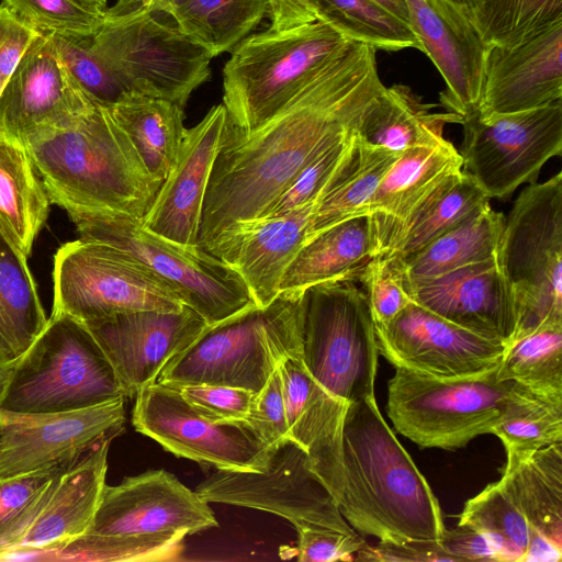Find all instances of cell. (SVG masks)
<instances>
[{
  "mask_svg": "<svg viewBox=\"0 0 562 562\" xmlns=\"http://www.w3.org/2000/svg\"><path fill=\"white\" fill-rule=\"evenodd\" d=\"M186 533L103 535L88 531L56 548L27 552L16 560L171 561L180 557Z\"/></svg>",
  "mask_w": 562,
  "mask_h": 562,
  "instance_id": "cell-39",
  "label": "cell"
},
{
  "mask_svg": "<svg viewBox=\"0 0 562 562\" xmlns=\"http://www.w3.org/2000/svg\"><path fill=\"white\" fill-rule=\"evenodd\" d=\"M379 355L395 368L440 379L496 369L505 345L479 336L411 302L392 321L374 326Z\"/></svg>",
  "mask_w": 562,
  "mask_h": 562,
  "instance_id": "cell-18",
  "label": "cell"
},
{
  "mask_svg": "<svg viewBox=\"0 0 562 562\" xmlns=\"http://www.w3.org/2000/svg\"><path fill=\"white\" fill-rule=\"evenodd\" d=\"M561 558L562 548L531 528L529 542L521 562H559Z\"/></svg>",
  "mask_w": 562,
  "mask_h": 562,
  "instance_id": "cell-56",
  "label": "cell"
},
{
  "mask_svg": "<svg viewBox=\"0 0 562 562\" xmlns=\"http://www.w3.org/2000/svg\"><path fill=\"white\" fill-rule=\"evenodd\" d=\"M504 222V215L486 203L419 251L402 259L407 281L430 279L495 259Z\"/></svg>",
  "mask_w": 562,
  "mask_h": 562,
  "instance_id": "cell-35",
  "label": "cell"
},
{
  "mask_svg": "<svg viewBox=\"0 0 562 562\" xmlns=\"http://www.w3.org/2000/svg\"><path fill=\"white\" fill-rule=\"evenodd\" d=\"M344 34L352 41L375 49L396 52L404 48L422 50L411 27L372 0H323Z\"/></svg>",
  "mask_w": 562,
  "mask_h": 562,
  "instance_id": "cell-44",
  "label": "cell"
},
{
  "mask_svg": "<svg viewBox=\"0 0 562 562\" xmlns=\"http://www.w3.org/2000/svg\"><path fill=\"white\" fill-rule=\"evenodd\" d=\"M375 4L382 8L384 11L398 19L403 23H408V13L404 0H372Z\"/></svg>",
  "mask_w": 562,
  "mask_h": 562,
  "instance_id": "cell-57",
  "label": "cell"
},
{
  "mask_svg": "<svg viewBox=\"0 0 562 562\" xmlns=\"http://www.w3.org/2000/svg\"><path fill=\"white\" fill-rule=\"evenodd\" d=\"M10 367H11V363L0 352V389L3 385V383L8 376Z\"/></svg>",
  "mask_w": 562,
  "mask_h": 562,
  "instance_id": "cell-60",
  "label": "cell"
},
{
  "mask_svg": "<svg viewBox=\"0 0 562 562\" xmlns=\"http://www.w3.org/2000/svg\"><path fill=\"white\" fill-rule=\"evenodd\" d=\"M136 3H139V0H115L113 7L115 8H128Z\"/></svg>",
  "mask_w": 562,
  "mask_h": 562,
  "instance_id": "cell-62",
  "label": "cell"
},
{
  "mask_svg": "<svg viewBox=\"0 0 562 562\" xmlns=\"http://www.w3.org/2000/svg\"><path fill=\"white\" fill-rule=\"evenodd\" d=\"M506 456L498 482L530 527L562 548V442Z\"/></svg>",
  "mask_w": 562,
  "mask_h": 562,
  "instance_id": "cell-30",
  "label": "cell"
},
{
  "mask_svg": "<svg viewBox=\"0 0 562 562\" xmlns=\"http://www.w3.org/2000/svg\"><path fill=\"white\" fill-rule=\"evenodd\" d=\"M49 203L23 144L0 136V234L25 258L46 222Z\"/></svg>",
  "mask_w": 562,
  "mask_h": 562,
  "instance_id": "cell-33",
  "label": "cell"
},
{
  "mask_svg": "<svg viewBox=\"0 0 562 562\" xmlns=\"http://www.w3.org/2000/svg\"><path fill=\"white\" fill-rule=\"evenodd\" d=\"M267 10V0H187L171 18L214 58L232 52L260 23Z\"/></svg>",
  "mask_w": 562,
  "mask_h": 562,
  "instance_id": "cell-38",
  "label": "cell"
},
{
  "mask_svg": "<svg viewBox=\"0 0 562 562\" xmlns=\"http://www.w3.org/2000/svg\"><path fill=\"white\" fill-rule=\"evenodd\" d=\"M226 120L227 110L221 103L186 128L176 164L142 221L147 231L183 248H199L205 193Z\"/></svg>",
  "mask_w": 562,
  "mask_h": 562,
  "instance_id": "cell-22",
  "label": "cell"
},
{
  "mask_svg": "<svg viewBox=\"0 0 562 562\" xmlns=\"http://www.w3.org/2000/svg\"><path fill=\"white\" fill-rule=\"evenodd\" d=\"M206 503L248 507L276 514L296 530L326 527L356 532L310 464L306 452L293 440L279 445L265 471L216 470L195 488Z\"/></svg>",
  "mask_w": 562,
  "mask_h": 562,
  "instance_id": "cell-14",
  "label": "cell"
},
{
  "mask_svg": "<svg viewBox=\"0 0 562 562\" xmlns=\"http://www.w3.org/2000/svg\"><path fill=\"white\" fill-rule=\"evenodd\" d=\"M431 108L407 86L384 87L363 113L357 133L367 143L396 153L439 144L446 139L443 126L462 119L452 112H431Z\"/></svg>",
  "mask_w": 562,
  "mask_h": 562,
  "instance_id": "cell-32",
  "label": "cell"
},
{
  "mask_svg": "<svg viewBox=\"0 0 562 562\" xmlns=\"http://www.w3.org/2000/svg\"><path fill=\"white\" fill-rule=\"evenodd\" d=\"M46 323L26 258L0 234V352L12 364Z\"/></svg>",
  "mask_w": 562,
  "mask_h": 562,
  "instance_id": "cell-37",
  "label": "cell"
},
{
  "mask_svg": "<svg viewBox=\"0 0 562 562\" xmlns=\"http://www.w3.org/2000/svg\"><path fill=\"white\" fill-rule=\"evenodd\" d=\"M58 470L0 477V554L12 547L29 512Z\"/></svg>",
  "mask_w": 562,
  "mask_h": 562,
  "instance_id": "cell-48",
  "label": "cell"
},
{
  "mask_svg": "<svg viewBox=\"0 0 562 562\" xmlns=\"http://www.w3.org/2000/svg\"><path fill=\"white\" fill-rule=\"evenodd\" d=\"M95 103L53 36L40 33L0 93V136L21 144L75 124Z\"/></svg>",
  "mask_w": 562,
  "mask_h": 562,
  "instance_id": "cell-17",
  "label": "cell"
},
{
  "mask_svg": "<svg viewBox=\"0 0 562 562\" xmlns=\"http://www.w3.org/2000/svg\"><path fill=\"white\" fill-rule=\"evenodd\" d=\"M80 238L106 244L168 283L183 305L213 326L257 307L239 274L200 249H188L115 212H68Z\"/></svg>",
  "mask_w": 562,
  "mask_h": 562,
  "instance_id": "cell-8",
  "label": "cell"
},
{
  "mask_svg": "<svg viewBox=\"0 0 562 562\" xmlns=\"http://www.w3.org/2000/svg\"><path fill=\"white\" fill-rule=\"evenodd\" d=\"M422 52L440 72L441 104L461 119L477 111L487 46L472 22L449 0H404Z\"/></svg>",
  "mask_w": 562,
  "mask_h": 562,
  "instance_id": "cell-24",
  "label": "cell"
},
{
  "mask_svg": "<svg viewBox=\"0 0 562 562\" xmlns=\"http://www.w3.org/2000/svg\"><path fill=\"white\" fill-rule=\"evenodd\" d=\"M125 397L57 413L0 409V477L64 469L125 424Z\"/></svg>",
  "mask_w": 562,
  "mask_h": 562,
  "instance_id": "cell-16",
  "label": "cell"
},
{
  "mask_svg": "<svg viewBox=\"0 0 562 562\" xmlns=\"http://www.w3.org/2000/svg\"><path fill=\"white\" fill-rule=\"evenodd\" d=\"M8 9L40 33L89 36L104 12L80 0H2Z\"/></svg>",
  "mask_w": 562,
  "mask_h": 562,
  "instance_id": "cell-45",
  "label": "cell"
},
{
  "mask_svg": "<svg viewBox=\"0 0 562 562\" xmlns=\"http://www.w3.org/2000/svg\"><path fill=\"white\" fill-rule=\"evenodd\" d=\"M496 370L440 379L396 368L386 402L395 431L423 448L445 450L492 434L516 386L501 381Z\"/></svg>",
  "mask_w": 562,
  "mask_h": 562,
  "instance_id": "cell-10",
  "label": "cell"
},
{
  "mask_svg": "<svg viewBox=\"0 0 562 562\" xmlns=\"http://www.w3.org/2000/svg\"><path fill=\"white\" fill-rule=\"evenodd\" d=\"M356 560L374 562H454L442 549L439 540L380 541L374 547L364 544Z\"/></svg>",
  "mask_w": 562,
  "mask_h": 562,
  "instance_id": "cell-53",
  "label": "cell"
},
{
  "mask_svg": "<svg viewBox=\"0 0 562 562\" xmlns=\"http://www.w3.org/2000/svg\"><path fill=\"white\" fill-rule=\"evenodd\" d=\"M357 281L362 285L374 326L387 324L412 302L404 262L395 254L373 257Z\"/></svg>",
  "mask_w": 562,
  "mask_h": 562,
  "instance_id": "cell-46",
  "label": "cell"
},
{
  "mask_svg": "<svg viewBox=\"0 0 562 562\" xmlns=\"http://www.w3.org/2000/svg\"><path fill=\"white\" fill-rule=\"evenodd\" d=\"M23 146L49 202L67 213L115 212L143 221L162 184L98 102L71 126Z\"/></svg>",
  "mask_w": 562,
  "mask_h": 562,
  "instance_id": "cell-4",
  "label": "cell"
},
{
  "mask_svg": "<svg viewBox=\"0 0 562 562\" xmlns=\"http://www.w3.org/2000/svg\"><path fill=\"white\" fill-rule=\"evenodd\" d=\"M459 524L483 532L496 548L502 562H521L531 527L498 481L464 504Z\"/></svg>",
  "mask_w": 562,
  "mask_h": 562,
  "instance_id": "cell-42",
  "label": "cell"
},
{
  "mask_svg": "<svg viewBox=\"0 0 562 562\" xmlns=\"http://www.w3.org/2000/svg\"><path fill=\"white\" fill-rule=\"evenodd\" d=\"M52 314L86 322L115 313L184 306L176 291L115 248L79 238L64 244L54 258Z\"/></svg>",
  "mask_w": 562,
  "mask_h": 562,
  "instance_id": "cell-12",
  "label": "cell"
},
{
  "mask_svg": "<svg viewBox=\"0 0 562 562\" xmlns=\"http://www.w3.org/2000/svg\"><path fill=\"white\" fill-rule=\"evenodd\" d=\"M172 1V5H173V12H175V9L177 7H179L180 4H182L183 2H186L187 0H171ZM173 15V14H172Z\"/></svg>",
  "mask_w": 562,
  "mask_h": 562,
  "instance_id": "cell-63",
  "label": "cell"
},
{
  "mask_svg": "<svg viewBox=\"0 0 562 562\" xmlns=\"http://www.w3.org/2000/svg\"><path fill=\"white\" fill-rule=\"evenodd\" d=\"M463 171L488 199H504L536 182L542 166L562 151V100L508 114L462 119Z\"/></svg>",
  "mask_w": 562,
  "mask_h": 562,
  "instance_id": "cell-13",
  "label": "cell"
},
{
  "mask_svg": "<svg viewBox=\"0 0 562 562\" xmlns=\"http://www.w3.org/2000/svg\"><path fill=\"white\" fill-rule=\"evenodd\" d=\"M346 521L379 541L439 540L446 527L437 497L397 440L375 397L348 405L341 435Z\"/></svg>",
  "mask_w": 562,
  "mask_h": 562,
  "instance_id": "cell-3",
  "label": "cell"
},
{
  "mask_svg": "<svg viewBox=\"0 0 562 562\" xmlns=\"http://www.w3.org/2000/svg\"><path fill=\"white\" fill-rule=\"evenodd\" d=\"M496 262L518 311L509 342L542 325L562 324L561 172L520 192L505 218Z\"/></svg>",
  "mask_w": 562,
  "mask_h": 562,
  "instance_id": "cell-9",
  "label": "cell"
},
{
  "mask_svg": "<svg viewBox=\"0 0 562 562\" xmlns=\"http://www.w3.org/2000/svg\"><path fill=\"white\" fill-rule=\"evenodd\" d=\"M375 256L368 215L340 222L303 245L283 274L280 292L328 282H356Z\"/></svg>",
  "mask_w": 562,
  "mask_h": 562,
  "instance_id": "cell-29",
  "label": "cell"
},
{
  "mask_svg": "<svg viewBox=\"0 0 562 562\" xmlns=\"http://www.w3.org/2000/svg\"><path fill=\"white\" fill-rule=\"evenodd\" d=\"M267 8L271 20L270 30L283 31L324 21L346 36L323 0H267Z\"/></svg>",
  "mask_w": 562,
  "mask_h": 562,
  "instance_id": "cell-54",
  "label": "cell"
},
{
  "mask_svg": "<svg viewBox=\"0 0 562 562\" xmlns=\"http://www.w3.org/2000/svg\"><path fill=\"white\" fill-rule=\"evenodd\" d=\"M38 34L40 32L22 21L4 4H0V93L24 52Z\"/></svg>",
  "mask_w": 562,
  "mask_h": 562,
  "instance_id": "cell-52",
  "label": "cell"
},
{
  "mask_svg": "<svg viewBox=\"0 0 562 562\" xmlns=\"http://www.w3.org/2000/svg\"><path fill=\"white\" fill-rule=\"evenodd\" d=\"M111 362L125 398L155 383L162 368L210 326L191 307L139 310L82 322Z\"/></svg>",
  "mask_w": 562,
  "mask_h": 562,
  "instance_id": "cell-19",
  "label": "cell"
},
{
  "mask_svg": "<svg viewBox=\"0 0 562 562\" xmlns=\"http://www.w3.org/2000/svg\"><path fill=\"white\" fill-rule=\"evenodd\" d=\"M241 422L271 451L282 442L290 440L279 367L270 375L265 386L256 393L250 411Z\"/></svg>",
  "mask_w": 562,
  "mask_h": 562,
  "instance_id": "cell-49",
  "label": "cell"
},
{
  "mask_svg": "<svg viewBox=\"0 0 562 562\" xmlns=\"http://www.w3.org/2000/svg\"><path fill=\"white\" fill-rule=\"evenodd\" d=\"M456 5L470 21L473 12L482 0H449Z\"/></svg>",
  "mask_w": 562,
  "mask_h": 562,
  "instance_id": "cell-59",
  "label": "cell"
},
{
  "mask_svg": "<svg viewBox=\"0 0 562 562\" xmlns=\"http://www.w3.org/2000/svg\"><path fill=\"white\" fill-rule=\"evenodd\" d=\"M400 155L367 143L356 132L342 162L314 205L306 241L340 222L368 215L379 184Z\"/></svg>",
  "mask_w": 562,
  "mask_h": 562,
  "instance_id": "cell-31",
  "label": "cell"
},
{
  "mask_svg": "<svg viewBox=\"0 0 562 562\" xmlns=\"http://www.w3.org/2000/svg\"><path fill=\"white\" fill-rule=\"evenodd\" d=\"M132 425L175 456L218 470L262 472L272 452L241 420L211 419L158 382L136 394Z\"/></svg>",
  "mask_w": 562,
  "mask_h": 562,
  "instance_id": "cell-15",
  "label": "cell"
},
{
  "mask_svg": "<svg viewBox=\"0 0 562 562\" xmlns=\"http://www.w3.org/2000/svg\"><path fill=\"white\" fill-rule=\"evenodd\" d=\"M352 40L324 21L248 35L223 67L228 127L251 132L279 112Z\"/></svg>",
  "mask_w": 562,
  "mask_h": 562,
  "instance_id": "cell-6",
  "label": "cell"
},
{
  "mask_svg": "<svg viewBox=\"0 0 562 562\" xmlns=\"http://www.w3.org/2000/svg\"><path fill=\"white\" fill-rule=\"evenodd\" d=\"M462 170V158L447 139L401 153L379 184L368 216L375 254L387 251L394 235L417 205L448 176Z\"/></svg>",
  "mask_w": 562,
  "mask_h": 562,
  "instance_id": "cell-28",
  "label": "cell"
},
{
  "mask_svg": "<svg viewBox=\"0 0 562 562\" xmlns=\"http://www.w3.org/2000/svg\"><path fill=\"white\" fill-rule=\"evenodd\" d=\"M199 413L214 420H243L250 411L256 393L216 384L170 385Z\"/></svg>",
  "mask_w": 562,
  "mask_h": 562,
  "instance_id": "cell-50",
  "label": "cell"
},
{
  "mask_svg": "<svg viewBox=\"0 0 562 562\" xmlns=\"http://www.w3.org/2000/svg\"><path fill=\"white\" fill-rule=\"evenodd\" d=\"M105 106L132 140L151 177L162 183L181 146L184 109L165 99L130 91Z\"/></svg>",
  "mask_w": 562,
  "mask_h": 562,
  "instance_id": "cell-34",
  "label": "cell"
},
{
  "mask_svg": "<svg viewBox=\"0 0 562 562\" xmlns=\"http://www.w3.org/2000/svg\"><path fill=\"white\" fill-rule=\"evenodd\" d=\"M50 35L83 91L103 105L130 91L184 109L211 78L210 53L139 3L108 8L89 36Z\"/></svg>",
  "mask_w": 562,
  "mask_h": 562,
  "instance_id": "cell-2",
  "label": "cell"
},
{
  "mask_svg": "<svg viewBox=\"0 0 562 562\" xmlns=\"http://www.w3.org/2000/svg\"><path fill=\"white\" fill-rule=\"evenodd\" d=\"M496 374L535 394L562 398V324L542 325L506 345Z\"/></svg>",
  "mask_w": 562,
  "mask_h": 562,
  "instance_id": "cell-40",
  "label": "cell"
},
{
  "mask_svg": "<svg viewBox=\"0 0 562 562\" xmlns=\"http://www.w3.org/2000/svg\"><path fill=\"white\" fill-rule=\"evenodd\" d=\"M562 20V0H482L471 22L486 46H515Z\"/></svg>",
  "mask_w": 562,
  "mask_h": 562,
  "instance_id": "cell-43",
  "label": "cell"
},
{
  "mask_svg": "<svg viewBox=\"0 0 562 562\" xmlns=\"http://www.w3.org/2000/svg\"><path fill=\"white\" fill-rule=\"evenodd\" d=\"M356 132L357 128L349 131L314 156L261 217L283 215L316 203L342 162Z\"/></svg>",
  "mask_w": 562,
  "mask_h": 562,
  "instance_id": "cell-47",
  "label": "cell"
},
{
  "mask_svg": "<svg viewBox=\"0 0 562 562\" xmlns=\"http://www.w3.org/2000/svg\"><path fill=\"white\" fill-rule=\"evenodd\" d=\"M139 4L155 13L162 12L170 16L173 14V5L171 0H139Z\"/></svg>",
  "mask_w": 562,
  "mask_h": 562,
  "instance_id": "cell-58",
  "label": "cell"
},
{
  "mask_svg": "<svg viewBox=\"0 0 562 562\" xmlns=\"http://www.w3.org/2000/svg\"><path fill=\"white\" fill-rule=\"evenodd\" d=\"M91 7H94L101 11H105L108 9V0H80Z\"/></svg>",
  "mask_w": 562,
  "mask_h": 562,
  "instance_id": "cell-61",
  "label": "cell"
},
{
  "mask_svg": "<svg viewBox=\"0 0 562 562\" xmlns=\"http://www.w3.org/2000/svg\"><path fill=\"white\" fill-rule=\"evenodd\" d=\"M296 531V554L303 562L351 561L366 544L356 532L346 533L326 527H303Z\"/></svg>",
  "mask_w": 562,
  "mask_h": 562,
  "instance_id": "cell-51",
  "label": "cell"
},
{
  "mask_svg": "<svg viewBox=\"0 0 562 562\" xmlns=\"http://www.w3.org/2000/svg\"><path fill=\"white\" fill-rule=\"evenodd\" d=\"M375 328L362 289L355 281L317 284L305 291L302 360L339 405L374 396Z\"/></svg>",
  "mask_w": 562,
  "mask_h": 562,
  "instance_id": "cell-11",
  "label": "cell"
},
{
  "mask_svg": "<svg viewBox=\"0 0 562 562\" xmlns=\"http://www.w3.org/2000/svg\"><path fill=\"white\" fill-rule=\"evenodd\" d=\"M384 87L376 49L351 41L256 130L244 133L226 124L205 193L199 248L206 251L236 222L261 217L314 156L358 128Z\"/></svg>",
  "mask_w": 562,
  "mask_h": 562,
  "instance_id": "cell-1",
  "label": "cell"
},
{
  "mask_svg": "<svg viewBox=\"0 0 562 562\" xmlns=\"http://www.w3.org/2000/svg\"><path fill=\"white\" fill-rule=\"evenodd\" d=\"M279 369L289 438L306 452L311 468L337 503L342 485L341 435L347 408L312 378L302 357L286 358Z\"/></svg>",
  "mask_w": 562,
  "mask_h": 562,
  "instance_id": "cell-27",
  "label": "cell"
},
{
  "mask_svg": "<svg viewBox=\"0 0 562 562\" xmlns=\"http://www.w3.org/2000/svg\"><path fill=\"white\" fill-rule=\"evenodd\" d=\"M492 434L502 440L506 454L562 442V398L541 396L516 383Z\"/></svg>",
  "mask_w": 562,
  "mask_h": 562,
  "instance_id": "cell-41",
  "label": "cell"
},
{
  "mask_svg": "<svg viewBox=\"0 0 562 562\" xmlns=\"http://www.w3.org/2000/svg\"><path fill=\"white\" fill-rule=\"evenodd\" d=\"M562 100V20L515 46L486 48L477 113L529 111Z\"/></svg>",
  "mask_w": 562,
  "mask_h": 562,
  "instance_id": "cell-23",
  "label": "cell"
},
{
  "mask_svg": "<svg viewBox=\"0 0 562 562\" xmlns=\"http://www.w3.org/2000/svg\"><path fill=\"white\" fill-rule=\"evenodd\" d=\"M113 437H106L46 484L29 512L12 547L0 561L49 550L88 532L99 508Z\"/></svg>",
  "mask_w": 562,
  "mask_h": 562,
  "instance_id": "cell-21",
  "label": "cell"
},
{
  "mask_svg": "<svg viewBox=\"0 0 562 562\" xmlns=\"http://www.w3.org/2000/svg\"><path fill=\"white\" fill-rule=\"evenodd\" d=\"M217 526L209 503L166 470L104 486L89 531L103 535L195 533Z\"/></svg>",
  "mask_w": 562,
  "mask_h": 562,
  "instance_id": "cell-20",
  "label": "cell"
},
{
  "mask_svg": "<svg viewBox=\"0 0 562 562\" xmlns=\"http://www.w3.org/2000/svg\"><path fill=\"white\" fill-rule=\"evenodd\" d=\"M123 395L102 348L81 322L50 314L0 389V409L37 414L80 409Z\"/></svg>",
  "mask_w": 562,
  "mask_h": 562,
  "instance_id": "cell-7",
  "label": "cell"
},
{
  "mask_svg": "<svg viewBox=\"0 0 562 562\" xmlns=\"http://www.w3.org/2000/svg\"><path fill=\"white\" fill-rule=\"evenodd\" d=\"M408 293L413 302L479 336L506 346L515 335L517 304L496 258L408 282Z\"/></svg>",
  "mask_w": 562,
  "mask_h": 562,
  "instance_id": "cell-25",
  "label": "cell"
},
{
  "mask_svg": "<svg viewBox=\"0 0 562 562\" xmlns=\"http://www.w3.org/2000/svg\"><path fill=\"white\" fill-rule=\"evenodd\" d=\"M490 202L463 170L442 180L401 225L384 254L402 259L419 251L470 214Z\"/></svg>",
  "mask_w": 562,
  "mask_h": 562,
  "instance_id": "cell-36",
  "label": "cell"
},
{
  "mask_svg": "<svg viewBox=\"0 0 562 562\" xmlns=\"http://www.w3.org/2000/svg\"><path fill=\"white\" fill-rule=\"evenodd\" d=\"M305 291H282L204 331L161 370L166 385L216 384L258 393L289 357H302Z\"/></svg>",
  "mask_w": 562,
  "mask_h": 562,
  "instance_id": "cell-5",
  "label": "cell"
},
{
  "mask_svg": "<svg viewBox=\"0 0 562 562\" xmlns=\"http://www.w3.org/2000/svg\"><path fill=\"white\" fill-rule=\"evenodd\" d=\"M314 205L236 222L216 236L206 252L235 270L256 306L265 308L280 294L283 274L306 241Z\"/></svg>",
  "mask_w": 562,
  "mask_h": 562,
  "instance_id": "cell-26",
  "label": "cell"
},
{
  "mask_svg": "<svg viewBox=\"0 0 562 562\" xmlns=\"http://www.w3.org/2000/svg\"><path fill=\"white\" fill-rule=\"evenodd\" d=\"M439 542L454 562H502L492 541L483 532L465 524H458L453 529L446 528Z\"/></svg>",
  "mask_w": 562,
  "mask_h": 562,
  "instance_id": "cell-55",
  "label": "cell"
}]
</instances>
